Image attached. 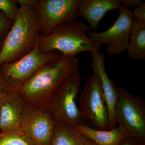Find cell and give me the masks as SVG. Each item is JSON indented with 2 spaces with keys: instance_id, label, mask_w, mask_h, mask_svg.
<instances>
[{
  "instance_id": "5",
  "label": "cell",
  "mask_w": 145,
  "mask_h": 145,
  "mask_svg": "<svg viewBox=\"0 0 145 145\" xmlns=\"http://www.w3.org/2000/svg\"><path fill=\"white\" fill-rule=\"evenodd\" d=\"M82 80L79 69L69 75L48 104L45 110L55 120L77 128L82 124L76 100Z\"/></svg>"
},
{
  "instance_id": "19",
  "label": "cell",
  "mask_w": 145,
  "mask_h": 145,
  "mask_svg": "<svg viewBox=\"0 0 145 145\" xmlns=\"http://www.w3.org/2000/svg\"><path fill=\"white\" fill-rule=\"evenodd\" d=\"M13 23V22L8 20L0 10V41L4 40Z\"/></svg>"
},
{
  "instance_id": "24",
  "label": "cell",
  "mask_w": 145,
  "mask_h": 145,
  "mask_svg": "<svg viewBox=\"0 0 145 145\" xmlns=\"http://www.w3.org/2000/svg\"><path fill=\"white\" fill-rule=\"evenodd\" d=\"M85 145H97L96 143H94L92 140H89V139L88 138V140H87L86 142Z\"/></svg>"
},
{
  "instance_id": "6",
  "label": "cell",
  "mask_w": 145,
  "mask_h": 145,
  "mask_svg": "<svg viewBox=\"0 0 145 145\" xmlns=\"http://www.w3.org/2000/svg\"><path fill=\"white\" fill-rule=\"evenodd\" d=\"M115 114L117 123L123 127L130 136L139 142L145 143L144 100L119 88Z\"/></svg>"
},
{
  "instance_id": "1",
  "label": "cell",
  "mask_w": 145,
  "mask_h": 145,
  "mask_svg": "<svg viewBox=\"0 0 145 145\" xmlns=\"http://www.w3.org/2000/svg\"><path fill=\"white\" fill-rule=\"evenodd\" d=\"M79 69L76 56H63L40 68L18 90L29 107L45 110L68 77Z\"/></svg>"
},
{
  "instance_id": "16",
  "label": "cell",
  "mask_w": 145,
  "mask_h": 145,
  "mask_svg": "<svg viewBox=\"0 0 145 145\" xmlns=\"http://www.w3.org/2000/svg\"><path fill=\"white\" fill-rule=\"evenodd\" d=\"M128 55L133 59L145 60V22L135 20L130 33Z\"/></svg>"
},
{
  "instance_id": "2",
  "label": "cell",
  "mask_w": 145,
  "mask_h": 145,
  "mask_svg": "<svg viewBox=\"0 0 145 145\" xmlns=\"http://www.w3.org/2000/svg\"><path fill=\"white\" fill-rule=\"evenodd\" d=\"M21 5L0 51V66L13 62L34 48L40 36V22L34 3Z\"/></svg>"
},
{
  "instance_id": "8",
  "label": "cell",
  "mask_w": 145,
  "mask_h": 145,
  "mask_svg": "<svg viewBox=\"0 0 145 145\" xmlns=\"http://www.w3.org/2000/svg\"><path fill=\"white\" fill-rule=\"evenodd\" d=\"M119 10V18L107 30L88 33L91 40L101 45L106 46L107 54L110 56L119 55L127 50L131 27L135 20L131 11L127 8L122 6Z\"/></svg>"
},
{
  "instance_id": "22",
  "label": "cell",
  "mask_w": 145,
  "mask_h": 145,
  "mask_svg": "<svg viewBox=\"0 0 145 145\" xmlns=\"http://www.w3.org/2000/svg\"><path fill=\"white\" fill-rule=\"evenodd\" d=\"M138 142L134 137L129 136L125 139L119 145H136Z\"/></svg>"
},
{
  "instance_id": "15",
  "label": "cell",
  "mask_w": 145,
  "mask_h": 145,
  "mask_svg": "<svg viewBox=\"0 0 145 145\" xmlns=\"http://www.w3.org/2000/svg\"><path fill=\"white\" fill-rule=\"evenodd\" d=\"M55 121L50 145H85L88 138L77 129L61 121Z\"/></svg>"
},
{
  "instance_id": "7",
  "label": "cell",
  "mask_w": 145,
  "mask_h": 145,
  "mask_svg": "<svg viewBox=\"0 0 145 145\" xmlns=\"http://www.w3.org/2000/svg\"><path fill=\"white\" fill-rule=\"evenodd\" d=\"M80 113L82 119H88L95 129L108 130L107 108L99 75L93 74L87 80L80 97Z\"/></svg>"
},
{
  "instance_id": "10",
  "label": "cell",
  "mask_w": 145,
  "mask_h": 145,
  "mask_svg": "<svg viewBox=\"0 0 145 145\" xmlns=\"http://www.w3.org/2000/svg\"><path fill=\"white\" fill-rule=\"evenodd\" d=\"M55 119L45 110L28 106L19 127L39 145H50L55 126Z\"/></svg>"
},
{
  "instance_id": "13",
  "label": "cell",
  "mask_w": 145,
  "mask_h": 145,
  "mask_svg": "<svg viewBox=\"0 0 145 145\" xmlns=\"http://www.w3.org/2000/svg\"><path fill=\"white\" fill-rule=\"evenodd\" d=\"M121 6L119 0H80L77 16L86 21L89 28L95 29L108 11Z\"/></svg>"
},
{
  "instance_id": "12",
  "label": "cell",
  "mask_w": 145,
  "mask_h": 145,
  "mask_svg": "<svg viewBox=\"0 0 145 145\" xmlns=\"http://www.w3.org/2000/svg\"><path fill=\"white\" fill-rule=\"evenodd\" d=\"M18 91L7 92L0 100V127L2 131L19 127L28 107Z\"/></svg>"
},
{
  "instance_id": "11",
  "label": "cell",
  "mask_w": 145,
  "mask_h": 145,
  "mask_svg": "<svg viewBox=\"0 0 145 145\" xmlns=\"http://www.w3.org/2000/svg\"><path fill=\"white\" fill-rule=\"evenodd\" d=\"M91 67L93 71L99 75L101 80L102 90L107 108L109 130L116 127V105L119 96V88L108 77L105 67L103 54L99 52L91 54Z\"/></svg>"
},
{
  "instance_id": "25",
  "label": "cell",
  "mask_w": 145,
  "mask_h": 145,
  "mask_svg": "<svg viewBox=\"0 0 145 145\" xmlns=\"http://www.w3.org/2000/svg\"><path fill=\"white\" fill-rule=\"evenodd\" d=\"M3 44V42L0 41V51H1V49L2 47Z\"/></svg>"
},
{
  "instance_id": "17",
  "label": "cell",
  "mask_w": 145,
  "mask_h": 145,
  "mask_svg": "<svg viewBox=\"0 0 145 145\" xmlns=\"http://www.w3.org/2000/svg\"><path fill=\"white\" fill-rule=\"evenodd\" d=\"M0 145H39L19 127L2 131Z\"/></svg>"
},
{
  "instance_id": "23",
  "label": "cell",
  "mask_w": 145,
  "mask_h": 145,
  "mask_svg": "<svg viewBox=\"0 0 145 145\" xmlns=\"http://www.w3.org/2000/svg\"><path fill=\"white\" fill-rule=\"evenodd\" d=\"M6 93L7 92H6L3 90V89L0 86V100L3 97V96L5 95V93Z\"/></svg>"
},
{
  "instance_id": "9",
  "label": "cell",
  "mask_w": 145,
  "mask_h": 145,
  "mask_svg": "<svg viewBox=\"0 0 145 145\" xmlns=\"http://www.w3.org/2000/svg\"><path fill=\"white\" fill-rule=\"evenodd\" d=\"M80 0H40L34 5L40 22V35H49L55 27L76 20Z\"/></svg>"
},
{
  "instance_id": "21",
  "label": "cell",
  "mask_w": 145,
  "mask_h": 145,
  "mask_svg": "<svg viewBox=\"0 0 145 145\" xmlns=\"http://www.w3.org/2000/svg\"><path fill=\"white\" fill-rule=\"evenodd\" d=\"M121 5L123 7L136 8L141 3H144L143 0H119Z\"/></svg>"
},
{
  "instance_id": "4",
  "label": "cell",
  "mask_w": 145,
  "mask_h": 145,
  "mask_svg": "<svg viewBox=\"0 0 145 145\" xmlns=\"http://www.w3.org/2000/svg\"><path fill=\"white\" fill-rule=\"evenodd\" d=\"M63 56L57 51L42 53L37 43L31 52L21 59L0 66V86L6 92L18 91L40 68Z\"/></svg>"
},
{
  "instance_id": "3",
  "label": "cell",
  "mask_w": 145,
  "mask_h": 145,
  "mask_svg": "<svg viewBox=\"0 0 145 145\" xmlns=\"http://www.w3.org/2000/svg\"><path fill=\"white\" fill-rule=\"evenodd\" d=\"M89 27L85 23L72 20L58 25L49 35H40L38 46L42 53L57 51L63 56H76L81 52H99L101 45L91 40L88 33Z\"/></svg>"
},
{
  "instance_id": "14",
  "label": "cell",
  "mask_w": 145,
  "mask_h": 145,
  "mask_svg": "<svg viewBox=\"0 0 145 145\" xmlns=\"http://www.w3.org/2000/svg\"><path fill=\"white\" fill-rule=\"evenodd\" d=\"M76 129L97 145H119L129 136L126 131L120 125L113 129L103 130L81 124Z\"/></svg>"
},
{
  "instance_id": "18",
  "label": "cell",
  "mask_w": 145,
  "mask_h": 145,
  "mask_svg": "<svg viewBox=\"0 0 145 145\" xmlns=\"http://www.w3.org/2000/svg\"><path fill=\"white\" fill-rule=\"evenodd\" d=\"M17 3V0H0V10L12 22L16 20L19 13Z\"/></svg>"
},
{
  "instance_id": "26",
  "label": "cell",
  "mask_w": 145,
  "mask_h": 145,
  "mask_svg": "<svg viewBox=\"0 0 145 145\" xmlns=\"http://www.w3.org/2000/svg\"><path fill=\"white\" fill-rule=\"evenodd\" d=\"M1 127H0V133H1Z\"/></svg>"
},
{
  "instance_id": "20",
  "label": "cell",
  "mask_w": 145,
  "mask_h": 145,
  "mask_svg": "<svg viewBox=\"0 0 145 145\" xmlns=\"http://www.w3.org/2000/svg\"><path fill=\"white\" fill-rule=\"evenodd\" d=\"M134 19L145 22V3H141L131 12Z\"/></svg>"
}]
</instances>
